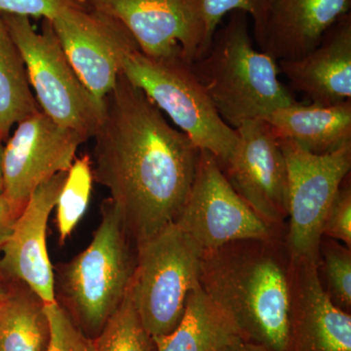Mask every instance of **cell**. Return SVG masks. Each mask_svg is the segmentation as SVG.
<instances>
[{
    "instance_id": "cell-5",
    "label": "cell",
    "mask_w": 351,
    "mask_h": 351,
    "mask_svg": "<svg viewBox=\"0 0 351 351\" xmlns=\"http://www.w3.org/2000/svg\"><path fill=\"white\" fill-rule=\"evenodd\" d=\"M122 73L197 149L213 154L219 165L232 156L237 132L219 117L191 63L182 58H152L137 50L124 60Z\"/></svg>"
},
{
    "instance_id": "cell-16",
    "label": "cell",
    "mask_w": 351,
    "mask_h": 351,
    "mask_svg": "<svg viewBox=\"0 0 351 351\" xmlns=\"http://www.w3.org/2000/svg\"><path fill=\"white\" fill-rule=\"evenodd\" d=\"M319 260L291 257L288 351H351V315L331 301Z\"/></svg>"
},
{
    "instance_id": "cell-11",
    "label": "cell",
    "mask_w": 351,
    "mask_h": 351,
    "mask_svg": "<svg viewBox=\"0 0 351 351\" xmlns=\"http://www.w3.org/2000/svg\"><path fill=\"white\" fill-rule=\"evenodd\" d=\"M88 138L59 125L43 112L21 120L3 154V193L16 214L43 182L73 165L78 147Z\"/></svg>"
},
{
    "instance_id": "cell-6",
    "label": "cell",
    "mask_w": 351,
    "mask_h": 351,
    "mask_svg": "<svg viewBox=\"0 0 351 351\" xmlns=\"http://www.w3.org/2000/svg\"><path fill=\"white\" fill-rule=\"evenodd\" d=\"M2 17L24 60L40 110L59 125L93 138L104 106L71 66L52 22L43 19L41 32H36L29 17L5 13Z\"/></svg>"
},
{
    "instance_id": "cell-18",
    "label": "cell",
    "mask_w": 351,
    "mask_h": 351,
    "mask_svg": "<svg viewBox=\"0 0 351 351\" xmlns=\"http://www.w3.org/2000/svg\"><path fill=\"white\" fill-rule=\"evenodd\" d=\"M265 120L277 138L292 141L311 154H329L351 144V100L332 106L295 101Z\"/></svg>"
},
{
    "instance_id": "cell-4",
    "label": "cell",
    "mask_w": 351,
    "mask_h": 351,
    "mask_svg": "<svg viewBox=\"0 0 351 351\" xmlns=\"http://www.w3.org/2000/svg\"><path fill=\"white\" fill-rule=\"evenodd\" d=\"M132 243L121 215L108 198L91 243L54 276L55 295L64 302L60 304L90 339L100 334L128 293L136 265Z\"/></svg>"
},
{
    "instance_id": "cell-3",
    "label": "cell",
    "mask_w": 351,
    "mask_h": 351,
    "mask_svg": "<svg viewBox=\"0 0 351 351\" xmlns=\"http://www.w3.org/2000/svg\"><path fill=\"white\" fill-rule=\"evenodd\" d=\"M191 68L219 117L233 129L295 101L279 80L278 63L254 48L248 14L242 11L230 13Z\"/></svg>"
},
{
    "instance_id": "cell-29",
    "label": "cell",
    "mask_w": 351,
    "mask_h": 351,
    "mask_svg": "<svg viewBox=\"0 0 351 351\" xmlns=\"http://www.w3.org/2000/svg\"><path fill=\"white\" fill-rule=\"evenodd\" d=\"M18 215L3 195H0V246L4 243L12 230Z\"/></svg>"
},
{
    "instance_id": "cell-8",
    "label": "cell",
    "mask_w": 351,
    "mask_h": 351,
    "mask_svg": "<svg viewBox=\"0 0 351 351\" xmlns=\"http://www.w3.org/2000/svg\"><path fill=\"white\" fill-rule=\"evenodd\" d=\"M201 255L237 240L280 239L226 180L213 154L200 151L188 197L175 221Z\"/></svg>"
},
{
    "instance_id": "cell-23",
    "label": "cell",
    "mask_w": 351,
    "mask_h": 351,
    "mask_svg": "<svg viewBox=\"0 0 351 351\" xmlns=\"http://www.w3.org/2000/svg\"><path fill=\"white\" fill-rule=\"evenodd\" d=\"M93 343L94 351H152L151 336L143 326L129 291Z\"/></svg>"
},
{
    "instance_id": "cell-10",
    "label": "cell",
    "mask_w": 351,
    "mask_h": 351,
    "mask_svg": "<svg viewBox=\"0 0 351 351\" xmlns=\"http://www.w3.org/2000/svg\"><path fill=\"white\" fill-rule=\"evenodd\" d=\"M50 21L78 77L104 106L124 60L140 50L131 32L114 16L88 4L66 9Z\"/></svg>"
},
{
    "instance_id": "cell-20",
    "label": "cell",
    "mask_w": 351,
    "mask_h": 351,
    "mask_svg": "<svg viewBox=\"0 0 351 351\" xmlns=\"http://www.w3.org/2000/svg\"><path fill=\"white\" fill-rule=\"evenodd\" d=\"M15 283L0 304V351H45L50 338L45 304L24 284Z\"/></svg>"
},
{
    "instance_id": "cell-33",
    "label": "cell",
    "mask_w": 351,
    "mask_h": 351,
    "mask_svg": "<svg viewBox=\"0 0 351 351\" xmlns=\"http://www.w3.org/2000/svg\"><path fill=\"white\" fill-rule=\"evenodd\" d=\"M82 1L85 2V3H87L88 0H82Z\"/></svg>"
},
{
    "instance_id": "cell-13",
    "label": "cell",
    "mask_w": 351,
    "mask_h": 351,
    "mask_svg": "<svg viewBox=\"0 0 351 351\" xmlns=\"http://www.w3.org/2000/svg\"><path fill=\"white\" fill-rule=\"evenodd\" d=\"M114 16L138 49L152 58H182L193 64L205 54L202 0H88Z\"/></svg>"
},
{
    "instance_id": "cell-1",
    "label": "cell",
    "mask_w": 351,
    "mask_h": 351,
    "mask_svg": "<svg viewBox=\"0 0 351 351\" xmlns=\"http://www.w3.org/2000/svg\"><path fill=\"white\" fill-rule=\"evenodd\" d=\"M93 138L94 180L108 189L135 246L174 223L200 149L122 73Z\"/></svg>"
},
{
    "instance_id": "cell-2",
    "label": "cell",
    "mask_w": 351,
    "mask_h": 351,
    "mask_svg": "<svg viewBox=\"0 0 351 351\" xmlns=\"http://www.w3.org/2000/svg\"><path fill=\"white\" fill-rule=\"evenodd\" d=\"M199 285L245 341L288 351L291 256L285 240H237L203 254Z\"/></svg>"
},
{
    "instance_id": "cell-28",
    "label": "cell",
    "mask_w": 351,
    "mask_h": 351,
    "mask_svg": "<svg viewBox=\"0 0 351 351\" xmlns=\"http://www.w3.org/2000/svg\"><path fill=\"white\" fill-rule=\"evenodd\" d=\"M258 0H202L205 23V53L207 52L219 23L228 13L242 11L253 15Z\"/></svg>"
},
{
    "instance_id": "cell-7",
    "label": "cell",
    "mask_w": 351,
    "mask_h": 351,
    "mask_svg": "<svg viewBox=\"0 0 351 351\" xmlns=\"http://www.w3.org/2000/svg\"><path fill=\"white\" fill-rule=\"evenodd\" d=\"M201 257L175 223L136 246L129 294L151 338L169 334L181 322L189 293L199 285Z\"/></svg>"
},
{
    "instance_id": "cell-26",
    "label": "cell",
    "mask_w": 351,
    "mask_h": 351,
    "mask_svg": "<svg viewBox=\"0 0 351 351\" xmlns=\"http://www.w3.org/2000/svg\"><path fill=\"white\" fill-rule=\"evenodd\" d=\"M323 237L341 241L351 248V186L348 178L328 211L322 226Z\"/></svg>"
},
{
    "instance_id": "cell-22",
    "label": "cell",
    "mask_w": 351,
    "mask_h": 351,
    "mask_svg": "<svg viewBox=\"0 0 351 351\" xmlns=\"http://www.w3.org/2000/svg\"><path fill=\"white\" fill-rule=\"evenodd\" d=\"M93 181L91 157L82 156L75 158L66 173L55 206L61 243L66 241L84 216L89 205Z\"/></svg>"
},
{
    "instance_id": "cell-21",
    "label": "cell",
    "mask_w": 351,
    "mask_h": 351,
    "mask_svg": "<svg viewBox=\"0 0 351 351\" xmlns=\"http://www.w3.org/2000/svg\"><path fill=\"white\" fill-rule=\"evenodd\" d=\"M39 110L24 60L0 12V138L5 142L14 125Z\"/></svg>"
},
{
    "instance_id": "cell-32",
    "label": "cell",
    "mask_w": 351,
    "mask_h": 351,
    "mask_svg": "<svg viewBox=\"0 0 351 351\" xmlns=\"http://www.w3.org/2000/svg\"><path fill=\"white\" fill-rule=\"evenodd\" d=\"M10 290L11 287H9V286L5 285L2 281H0V304L8 298Z\"/></svg>"
},
{
    "instance_id": "cell-17",
    "label": "cell",
    "mask_w": 351,
    "mask_h": 351,
    "mask_svg": "<svg viewBox=\"0 0 351 351\" xmlns=\"http://www.w3.org/2000/svg\"><path fill=\"white\" fill-rule=\"evenodd\" d=\"M295 91L318 105L351 100V14L341 16L311 52L292 61H279Z\"/></svg>"
},
{
    "instance_id": "cell-14",
    "label": "cell",
    "mask_w": 351,
    "mask_h": 351,
    "mask_svg": "<svg viewBox=\"0 0 351 351\" xmlns=\"http://www.w3.org/2000/svg\"><path fill=\"white\" fill-rule=\"evenodd\" d=\"M61 172L43 182L25 203L12 230L0 246V274L13 282L24 284L45 304L56 302L55 274L48 254L50 214L66 180Z\"/></svg>"
},
{
    "instance_id": "cell-19",
    "label": "cell",
    "mask_w": 351,
    "mask_h": 351,
    "mask_svg": "<svg viewBox=\"0 0 351 351\" xmlns=\"http://www.w3.org/2000/svg\"><path fill=\"white\" fill-rule=\"evenodd\" d=\"M239 338L232 320L197 285L189 293L179 325L152 341L156 351H221Z\"/></svg>"
},
{
    "instance_id": "cell-31",
    "label": "cell",
    "mask_w": 351,
    "mask_h": 351,
    "mask_svg": "<svg viewBox=\"0 0 351 351\" xmlns=\"http://www.w3.org/2000/svg\"><path fill=\"white\" fill-rule=\"evenodd\" d=\"M4 141L0 138V195L3 193V154Z\"/></svg>"
},
{
    "instance_id": "cell-24",
    "label": "cell",
    "mask_w": 351,
    "mask_h": 351,
    "mask_svg": "<svg viewBox=\"0 0 351 351\" xmlns=\"http://www.w3.org/2000/svg\"><path fill=\"white\" fill-rule=\"evenodd\" d=\"M319 265H323V288L331 301L346 313L351 309V251L337 240L322 237L319 246Z\"/></svg>"
},
{
    "instance_id": "cell-27",
    "label": "cell",
    "mask_w": 351,
    "mask_h": 351,
    "mask_svg": "<svg viewBox=\"0 0 351 351\" xmlns=\"http://www.w3.org/2000/svg\"><path fill=\"white\" fill-rule=\"evenodd\" d=\"M86 5L82 0H0V12L53 20L66 9Z\"/></svg>"
},
{
    "instance_id": "cell-12",
    "label": "cell",
    "mask_w": 351,
    "mask_h": 351,
    "mask_svg": "<svg viewBox=\"0 0 351 351\" xmlns=\"http://www.w3.org/2000/svg\"><path fill=\"white\" fill-rule=\"evenodd\" d=\"M239 142L221 167L230 186L270 226L288 219V170L278 138L269 122L254 119L235 129Z\"/></svg>"
},
{
    "instance_id": "cell-15",
    "label": "cell",
    "mask_w": 351,
    "mask_h": 351,
    "mask_svg": "<svg viewBox=\"0 0 351 351\" xmlns=\"http://www.w3.org/2000/svg\"><path fill=\"white\" fill-rule=\"evenodd\" d=\"M350 10V0H258L251 16L256 43L276 62L299 59Z\"/></svg>"
},
{
    "instance_id": "cell-25",
    "label": "cell",
    "mask_w": 351,
    "mask_h": 351,
    "mask_svg": "<svg viewBox=\"0 0 351 351\" xmlns=\"http://www.w3.org/2000/svg\"><path fill=\"white\" fill-rule=\"evenodd\" d=\"M45 313L50 329L45 351H94L93 339L77 327L59 302L45 304Z\"/></svg>"
},
{
    "instance_id": "cell-30",
    "label": "cell",
    "mask_w": 351,
    "mask_h": 351,
    "mask_svg": "<svg viewBox=\"0 0 351 351\" xmlns=\"http://www.w3.org/2000/svg\"><path fill=\"white\" fill-rule=\"evenodd\" d=\"M221 351H271L265 346L257 345V343H251V341H245L242 338L235 339L230 345L226 346Z\"/></svg>"
},
{
    "instance_id": "cell-9",
    "label": "cell",
    "mask_w": 351,
    "mask_h": 351,
    "mask_svg": "<svg viewBox=\"0 0 351 351\" xmlns=\"http://www.w3.org/2000/svg\"><path fill=\"white\" fill-rule=\"evenodd\" d=\"M288 170L289 230L285 244L292 258L319 260L322 226L351 169V144L325 154L306 152L278 138Z\"/></svg>"
}]
</instances>
